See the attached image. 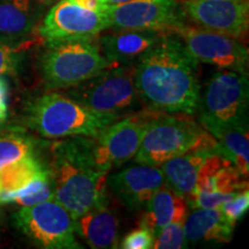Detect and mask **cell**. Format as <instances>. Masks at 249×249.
<instances>
[{"instance_id":"6da1fadb","label":"cell","mask_w":249,"mask_h":249,"mask_svg":"<svg viewBox=\"0 0 249 249\" xmlns=\"http://www.w3.org/2000/svg\"><path fill=\"white\" fill-rule=\"evenodd\" d=\"M198 62L174 33L164 34L135 64L134 83L142 107L171 114L198 111Z\"/></svg>"},{"instance_id":"7a4b0ae2","label":"cell","mask_w":249,"mask_h":249,"mask_svg":"<svg viewBox=\"0 0 249 249\" xmlns=\"http://www.w3.org/2000/svg\"><path fill=\"white\" fill-rule=\"evenodd\" d=\"M54 200L74 220L107 203L108 171L99 169L87 147L85 136L55 142L52 145Z\"/></svg>"},{"instance_id":"3957f363","label":"cell","mask_w":249,"mask_h":249,"mask_svg":"<svg viewBox=\"0 0 249 249\" xmlns=\"http://www.w3.org/2000/svg\"><path fill=\"white\" fill-rule=\"evenodd\" d=\"M213 150L217 141L187 114L158 112L149 124L135 157L136 164L160 167L186 152Z\"/></svg>"},{"instance_id":"277c9868","label":"cell","mask_w":249,"mask_h":249,"mask_svg":"<svg viewBox=\"0 0 249 249\" xmlns=\"http://www.w3.org/2000/svg\"><path fill=\"white\" fill-rule=\"evenodd\" d=\"M116 121L60 92L40 96L28 110L29 126L46 139L95 138Z\"/></svg>"},{"instance_id":"5b68a950","label":"cell","mask_w":249,"mask_h":249,"mask_svg":"<svg viewBox=\"0 0 249 249\" xmlns=\"http://www.w3.org/2000/svg\"><path fill=\"white\" fill-rule=\"evenodd\" d=\"M40 70L49 87L67 89L98 75L112 65L95 37H80L46 42Z\"/></svg>"},{"instance_id":"8992f818","label":"cell","mask_w":249,"mask_h":249,"mask_svg":"<svg viewBox=\"0 0 249 249\" xmlns=\"http://www.w3.org/2000/svg\"><path fill=\"white\" fill-rule=\"evenodd\" d=\"M134 71L135 65L108 67L98 75L65 89L66 95L90 110L119 120L141 110Z\"/></svg>"},{"instance_id":"52a82bcc","label":"cell","mask_w":249,"mask_h":249,"mask_svg":"<svg viewBox=\"0 0 249 249\" xmlns=\"http://www.w3.org/2000/svg\"><path fill=\"white\" fill-rule=\"evenodd\" d=\"M157 113L143 107L111 124L95 138H86L95 164L110 172L132 160L139 150L149 124Z\"/></svg>"},{"instance_id":"ba28073f","label":"cell","mask_w":249,"mask_h":249,"mask_svg":"<svg viewBox=\"0 0 249 249\" xmlns=\"http://www.w3.org/2000/svg\"><path fill=\"white\" fill-rule=\"evenodd\" d=\"M248 77L234 71L213 73L200 95V123L248 126Z\"/></svg>"},{"instance_id":"9c48e42d","label":"cell","mask_w":249,"mask_h":249,"mask_svg":"<svg viewBox=\"0 0 249 249\" xmlns=\"http://www.w3.org/2000/svg\"><path fill=\"white\" fill-rule=\"evenodd\" d=\"M15 222L23 234L40 248H82L75 238V220L54 198L23 207L15 213Z\"/></svg>"},{"instance_id":"30bf717a","label":"cell","mask_w":249,"mask_h":249,"mask_svg":"<svg viewBox=\"0 0 249 249\" xmlns=\"http://www.w3.org/2000/svg\"><path fill=\"white\" fill-rule=\"evenodd\" d=\"M174 34L179 36L187 51L198 64L204 62L218 70L248 74V49L240 39L187 23Z\"/></svg>"},{"instance_id":"8fae6325","label":"cell","mask_w":249,"mask_h":249,"mask_svg":"<svg viewBox=\"0 0 249 249\" xmlns=\"http://www.w3.org/2000/svg\"><path fill=\"white\" fill-rule=\"evenodd\" d=\"M111 27L110 9L97 11L76 0H58L45 15L39 35L45 42L96 37Z\"/></svg>"},{"instance_id":"7c38bea8","label":"cell","mask_w":249,"mask_h":249,"mask_svg":"<svg viewBox=\"0 0 249 249\" xmlns=\"http://www.w3.org/2000/svg\"><path fill=\"white\" fill-rule=\"evenodd\" d=\"M111 28L174 33L187 23V17L178 0H130L111 5Z\"/></svg>"},{"instance_id":"4fadbf2b","label":"cell","mask_w":249,"mask_h":249,"mask_svg":"<svg viewBox=\"0 0 249 249\" xmlns=\"http://www.w3.org/2000/svg\"><path fill=\"white\" fill-rule=\"evenodd\" d=\"M195 26L242 40L249 27V0H178Z\"/></svg>"},{"instance_id":"5bb4252c","label":"cell","mask_w":249,"mask_h":249,"mask_svg":"<svg viewBox=\"0 0 249 249\" xmlns=\"http://www.w3.org/2000/svg\"><path fill=\"white\" fill-rule=\"evenodd\" d=\"M164 183L160 166L136 164L107 176V188L129 210H140L145 207Z\"/></svg>"},{"instance_id":"9a60e30c","label":"cell","mask_w":249,"mask_h":249,"mask_svg":"<svg viewBox=\"0 0 249 249\" xmlns=\"http://www.w3.org/2000/svg\"><path fill=\"white\" fill-rule=\"evenodd\" d=\"M114 29L98 38L102 53L112 66H133L164 36L154 30Z\"/></svg>"},{"instance_id":"2e32d148","label":"cell","mask_w":249,"mask_h":249,"mask_svg":"<svg viewBox=\"0 0 249 249\" xmlns=\"http://www.w3.org/2000/svg\"><path fill=\"white\" fill-rule=\"evenodd\" d=\"M245 177L236 170L231 161L222 155L213 152L207 157L198 171L193 194L234 195L248 189ZM191 195V196H192Z\"/></svg>"},{"instance_id":"e0dca14e","label":"cell","mask_w":249,"mask_h":249,"mask_svg":"<svg viewBox=\"0 0 249 249\" xmlns=\"http://www.w3.org/2000/svg\"><path fill=\"white\" fill-rule=\"evenodd\" d=\"M147 211L140 225L148 229L155 238L171 223L186 222L188 216V202L173 192L169 186H163L148 201Z\"/></svg>"},{"instance_id":"ac0fdd59","label":"cell","mask_w":249,"mask_h":249,"mask_svg":"<svg viewBox=\"0 0 249 249\" xmlns=\"http://www.w3.org/2000/svg\"><path fill=\"white\" fill-rule=\"evenodd\" d=\"M201 126L217 141V154L230 160L244 177L249 173L248 126L203 121Z\"/></svg>"},{"instance_id":"d6986e66","label":"cell","mask_w":249,"mask_h":249,"mask_svg":"<svg viewBox=\"0 0 249 249\" xmlns=\"http://www.w3.org/2000/svg\"><path fill=\"white\" fill-rule=\"evenodd\" d=\"M75 232L91 248H116L119 236V222L116 213L105 203L75 219Z\"/></svg>"},{"instance_id":"ffe728a7","label":"cell","mask_w":249,"mask_h":249,"mask_svg":"<svg viewBox=\"0 0 249 249\" xmlns=\"http://www.w3.org/2000/svg\"><path fill=\"white\" fill-rule=\"evenodd\" d=\"M233 230L234 225L226 219L220 208H196L187 216L185 222L187 242L214 241L226 244L232 240Z\"/></svg>"},{"instance_id":"44dd1931","label":"cell","mask_w":249,"mask_h":249,"mask_svg":"<svg viewBox=\"0 0 249 249\" xmlns=\"http://www.w3.org/2000/svg\"><path fill=\"white\" fill-rule=\"evenodd\" d=\"M213 150H197L171 158L160 165L165 185L173 192L181 195L187 201L191 197L197 179L198 171L207 157Z\"/></svg>"},{"instance_id":"7402d4cb","label":"cell","mask_w":249,"mask_h":249,"mask_svg":"<svg viewBox=\"0 0 249 249\" xmlns=\"http://www.w3.org/2000/svg\"><path fill=\"white\" fill-rule=\"evenodd\" d=\"M36 5L35 0H1L0 37L12 39L30 34L38 18Z\"/></svg>"},{"instance_id":"603a6c76","label":"cell","mask_w":249,"mask_h":249,"mask_svg":"<svg viewBox=\"0 0 249 249\" xmlns=\"http://www.w3.org/2000/svg\"><path fill=\"white\" fill-rule=\"evenodd\" d=\"M46 169L43 164L28 155L14 163H11L0 169V203H6L8 196L26 188Z\"/></svg>"},{"instance_id":"cb8c5ba5","label":"cell","mask_w":249,"mask_h":249,"mask_svg":"<svg viewBox=\"0 0 249 249\" xmlns=\"http://www.w3.org/2000/svg\"><path fill=\"white\" fill-rule=\"evenodd\" d=\"M36 141L22 128L0 129V169L34 154Z\"/></svg>"},{"instance_id":"d4e9b609","label":"cell","mask_w":249,"mask_h":249,"mask_svg":"<svg viewBox=\"0 0 249 249\" xmlns=\"http://www.w3.org/2000/svg\"><path fill=\"white\" fill-rule=\"evenodd\" d=\"M53 179H52L51 171L46 169L35 180H33L26 188L8 196L6 203H17L21 207H30V205L53 200Z\"/></svg>"},{"instance_id":"484cf974","label":"cell","mask_w":249,"mask_h":249,"mask_svg":"<svg viewBox=\"0 0 249 249\" xmlns=\"http://www.w3.org/2000/svg\"><path fill=\"white\" fill-rule=\"evenodd\" d=\"M185 222L169 224L156 236L154 247L156 249H179L186 248Z\"/></svg>"},{"instance_id":"4316f807","label":"cell","mask_w":249,"mask_h":249,"mask_svg":"<svg viewBox=\"0 0 249 249\" xmlns=\"http://www.w3.org/2000/svg\"><path fill=\"white\" fill-rule=\"evenodd\" d=\"M220 210L227 220L235 226V224L245 216L249 209V192L248 189L236 193L234 197L220 205Z\"/></svg>"},{"instance_id":"83f0119b","label":"cell","mask_w":249,"mask_h":249,"mask_svg":"<svg viewBox=\"0 0 249 249\" xmlns=\"http://www.w3.org/2000/svg\"><path fill=\"white\" fill-rule=\"evenodd\" d=\"M155 235L144 227H140L128 233L119 247L124 249H150L154 247Z\"/></svg>"},{"instance_id":"f1b7e54d","label":"cell","mask_w":249,"mask_h":249,"mask_svg":"<svg viewBox=\"0 0 249 249\" xmlns=\"http://www.w3.org/2000/svg\"><path fill=\"white\" fill-rule=\"evenodd\" d=\"M18 50L0 37V79L14 71L18 64Z\"/></svg>"},{"instance_id":"f546056e","label":"cell","mask_w":249,"mask_h":249,"mask_svg":"<svg viewBox=\"0 0 249 249\" xmlns=\"http://www.w3.org/2000/svg\"><path fill=\"white\" fill-rule=\"evenodd\" d=\"M7 98H8V85L5 77L0 79V110L7 111Z\"/></svg>"},{"instance_id":"4dcf8cb0","label":"cell","mask_w":249,"mask_h":249,"mask_svg":"<svg viewBox=\"0 0 249 249\" xmlns=\"http://www.w3.org/2000/svg\"><path fill=\"white\" fill-rule=\"evenodd\" d=\"M6 120H7V111L0 110V129L5 127Z\"/></svg>"},{"instance_id":"1f68e13d","label":"cell","mask_w":249,"mask_h":249,"mask_svg":"<svg viewBox=\"0 0 249 249\" xmlns=\"http://www.w3.org/2000/svg\"><path fill=\"white\" fill-rule=\"evenodd\" d=\"M35 1L39 6H49V5L53 4V2H55V1H58V0H35Z\"/></svg>"},{"instance_id":"d6a6232c","label":"cell","mask_w":249,"mask_h":249,"mask_svg":"<svg viewBox=\"0 0 249 249\" xmlns=\"http://www.w3.org/2000/svg\"><path fill=\"white\" fill-rule=\"evenodd\" d=\"M110 5H118V4H124V2L130 1V0H107Z\"/></svg>"},{"instance_id":"836d02e7","label":"cell","mask_w":249,"mask_h":249,"mask_svg":"<svg viewBox=\"0 0 249 249\" xmlns=\"http://www.w3.org/2000/svg\"><path fill=\"white\" fill-rule=\"evenodd\" d=\"M0 220H1V209H0Z\"/></svg>"}]
</instances>
